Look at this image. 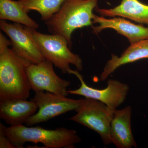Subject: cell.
Returning <instances> with one entry per match:
<instances>
[{
  "label": "cell",
  "instance_id": "7",
  "mask_svg": "<svg viewBox=\"0 0 148 148\" xmlns=\"http://www.w3.org/2000/svg\"><path fill=\"white\" fill-rule=\"evenodd\" d=\"M73 74L77 77L81 85L75 90L67 91L68 94L81 95L84 98L95 99L102 102L112 110H116L125 101L129 92V86L117 80L110 79L107 86L102 89L88 86L83 79V77L78 71L71 69L69 74Z\"/></svg>",
  "mask_w": 148,
  "mask_h": 148
},
{
  "label": "cell",
  "instance_id": "1",
  "mask_svg": "<svg viewBox=\"0 0 148 148\" xmlns=\"http://www.w3.org/2000/svg\"><path fill=\"white\" fill-rule=\"evenodd\" d=\"M9 40L0 33V101L27 99L31 89L27 69L30 61L18 55Z\"/></svg>",
  "mask_w": 148,
  "mask_h": 148
},
{
  "label": "cell",
  "instance_id": "11",
  "mask_svg": "<svg viewBox=\"0 0 148 148\" xmlns=\"http://www.w3.org/2000/svg\"><path fill=\"white\" fill-rule=\"evenodd\" d=\"M132 108L127 106L115 110L111 121L110 133L112 143L118 148H137L131 129Z\"/></svg>",
  "mask_w": 148,
  "mask_h": 148
},
{
  "label": "cell",
  "instance_id": "6",
  "mask_svg": "<svg viewBox=\"0 0 148 148\" xmlns=\"http://www.w3.org/2000/svg\"><path fill=\"white\" fill-rule=\"evenodd\" d=\"M35 93L32 100L36 104L38 110L27 120L26 124L28 126L47 121L69 111H75L84 100L71 99L47 91Z\"/></svg>",
  "mask_w": 148,
  "mask_h": 148
},
{
  "label": "cell",
  "instance_id": "12",
  "mask_svg": "<svg viewBox=\"0 0 148 148\" xmlns=\"http://www.w3.org/2000/svg\"><path fill=\"white\" fill-rule=\"evenodd\" d=\"M38 108L32 100L10 99L0 101V118L10 126L26 123Z\"/></svg>",
  "mask_w": 148,
  "mask_h": 148
},
{
  "label": "cell",
  "instance_id": "3",
  "mask_svg": "<svg viewBox=\"0 0 148 148\" xmlns=\"http://www.w3.org/2000/svg\"><path fill=\"white\" fill-rule=\"evenodd\" d=\"M98 0H66L58 12L45 24L52 34L65 38L72 47V34L75 30L92 25V11Z\"/></svg>",
  "mask_w": 148,
  "mask_h": 148
},
{
  "label": "cell",
  "instance_id": "9",
  "mask_svg": "<svg viewBox=\"0 0 148 148\" xmlns=\"http://www.w3.org/2000/svg\"><path fill=\"white\" fill-rule=\"evenodd\" d=\"M0 28L10 39L12 49L18 55L32 64H38L45 60L32 38L21 24L0 21Z\"/></svg>",
  "mask_w": 148,
  "mask_h": 148
},
{
  "label": "cell",
  "instance_id": "15",
  "mask_svg": "<svg viewBox=\"0 0 148 148\" xmlns=\"http://www.w3.org/2000/svg\"><path fill=\"white\" fill-rule=\"evenodd\" d=\"M18 1L0 0V18L22 24L25 27L38 29L39 24L30 18Z\"/></svg>",
  "mask_w": 148,
  "mask_h": 148
},
{
  "label": "cell",
  "instance_id": "13",
  "mask_svg": "<svg viewBox=\"0 0 148 148\" xmlns=\"http://www.w3.org/2000/svg\"><path fill=\"white\" fill-rule=\"evenodd\" d=\"M146 58H148V39L130 44L120 56L112 54V58L107 62L101 73V80H106L123 65Z\"/></svg>",
  "mask_w": 148,
  "mask_h": 148
},
{
  "label": "cell",
  "instance_id": "4",
  "mask_svg": "<svg viewBox=\"0 0 148 148\" xmlns=\"http://www.w3.org/2000/svg\"><path fill=\"white\" fill-rule=\"evenodd\" d=\"M24 27L46 60L60 69L63 74H69L71 69L70 64L75 66L78 71H82L81 58L70 50L68 41L64 37L42 34L36 29Z\"/></svg>",
  "mask_w": 148,
  "mask_h": 148
},
{
  "label": "cell",
  "instance_id": "17",
  "mask_svg": "<svg viewBox=\"0 0 148 148\" xmlns=\"http://www.w3.org/2000/svg\"><path fill=\"white\" fill-rule=\"evenodd\" d=\"M16 148L7 137L4 132L1 123H0V148Z\"/></svg>",
  "mask_w": 148,
  "mask_h": 148
},
{
  "label": "cell",
  "instance_id": "2",
  "mask_svg": "<svg viewBox=\"0 0 148 148\" xmlns=\"http://www.w3.org/2000/svg\"><path fill=\"white\" fill-rule=\"evenodd\" d=\"M2 125L5 135L16 148H23L24 144L31 142L41 143L47 148H74L82 141L75 130L64 127L47 130L23 124L8 127Z\"/></svg>",
  "mask_w": 148,
  "mask_h": 148
},
{
  "label": "cell",
  "instance_id": "14",
  "mask_svg": "<svg viewBox=\"0 0 148 148\" xmlns=\"http://www.w3.org/2000/svg\"><path fill=\"white\" fill-rule=\"evenodd\" d=\"M95 11L103 16L126 18L148 27V5L139 0H122L120 4L111 9L96 7Z\"/></svg>",
  "mask_w": 148,
  "mask_h": 148
},
{
  "label": "cell",
  "instance_id": "8",
  "mask_svg": "<svg viewBox=\"0 0 148 148\" xmlns=\"http://www.w3.org/2000/svg\"><path fill=\"white\" fill-rule=\"evenodd\" d=\"M53 65L45 59L39 64L32 63L28 66L27 75L31 89L35 92L47 91L67 96V88L71 83L58 77Z\"/></svg>",
  "mask_w": 148,
  "mask_h": 148
},
{
  "label": "cell",
  "instance_id": "10",
  "mask_svg": "<svg viewBox=\"0 0 148 148\" xmlns=\"http://www.w3.org/2000/svg\"><path fill=\"white\" fill-rule=\"evenodd\" d=\"M93 23L98 26L92 27L93 34H98L106 29H112L119 34L126 37L130 44L148 39V27L135 24L120 16L107 18L93 14Z\"/></svg>",
  "mask_w": 148,
  "mask_h": 148
},
{
  "label": "cell",
  "instance_id": "5",
  "mask_svg": "<svg viewBox=\"0 0 148 148\" xmlns=\"http://www.w3.org/2000/svg\"><path fill=\"white\" fill-rule=\"evenodd\" d=\"M114 110L100 101L84 98L76 114L69 119L97 132L103 144L108 145L112 144L110 129Z\"/></svg>",
  "mask_w": 148,
  "mask_h": 148
},
{
  "label": "cell",
  "instance_id": "16",
  "mask_svg": "<svg viewBox=\"0 0 148 148\" xmlns=\"http://www.w3.org/2000/svg\"><path fill=\"white\" fill-rule=\"evenodd\" d=\"M66 0H18L20 4L28 12L36 11L42 21H46L58 12Z\"/></svg>",
  "mask_w": 148,
  "mask_h": 148
}]
</instances>
